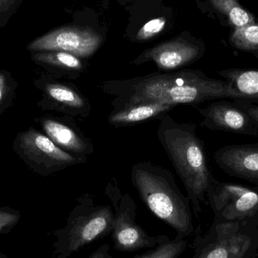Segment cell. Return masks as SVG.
<instances>
[{"label":"cell","instance_id":"obj_1","mask_svg":"<svg viewBox=\"0 0 258 258\" xmlns=\"http://www.w3.org/2000/svg\"><path fill=\"white\" fill-rule=\"evenodd\" d=\"M100 89L113 98V108L143 102H160L177 107L216 99L245 100L230 82L209 78L199 70L153 73L143 77L103 81Z\"/></svg>","mask_w":258,"mask_h":258},{"label":"cell","instance_id":"obj_2","mask_svg":"<svg viewBox=\"0 0 258 258\" xmlns=\"http://www.w3.org/2000/svg\"><path fill=\"white\" fill-rule=\"evenodd\" d=\"M159 119L156 136L199 216L203 204H208L207 191L215 179L208 164L204 143L197 135L195 124L178 122L168 113Z\"/></svg>","mask_w":258,"mask_h":258},{"label":"cell","instance_id":"obj_3","mask_svg":"<svg viewBox=\"0 0 258 258\" xmlns=\"http://www.w3.org/2000/svg\"><path fill=\"white\" fill-rule=\"evenodd\" d=\"M131 180L146 206L177 235L186 238L194 233L190 201L182 194L171 171L140 162L132 166Z\"/></svg>","mask_w":258,"mask_h":258},{"label":"cell","instance_id":"obj_4","mask_svg":"<svg viewBox=\"0 0 258 258\" xmlns=\"http://www.w3.org/2000/svg\"><path fill=\"white\" fill-rule=\"evenodd\" d=\"M112 206L97 203L91 194L77 199L64 227L54 232V258H70L86 245L111 235Z\"/></svg>","mask_w":258,"mask_h":258},{"label":"cell","instance_id":"obj_5","mask_svg":"<svg viewBox=\"0 0 258 258\" xmlns=\"http://www.w3.org/2000/svg\"><path fill=\"white\" fill-rule=\"evenodd\" d=\"M111 202L114 218L111 236L114 248L122 252H132L153 248L170 240L165 235L150 236L137 224V206L128 194H122L116 179L113 178L105 189Z\"/></svg>","mask_w":258,"mask_h":258},{"label":"cell","instance_id":"obj_6","mask_svg":"<svg viewBox=\"0 0 258 258\" xmlns=\"http://www.w3.org/2000/svg\"><path fill=\"white\" fill-rule=\"evenodd\" d=\"M12 147L29 169L42 177L88 161L86 158L74 156L62 150L47 135L33 127L17 134Z\"/></svg>","mask_w":258,"mask_h":258},{"label":"cell","instance_id":"obj_7","mask_svg":"<svg viewBox=\"0 0 258 258\" xmlns=\"http://www.w3.org/2000/svg\"><path fill=\"white\" fill-rule=\"evenodd\" d=\"M33 84L40 92L37 107L42 111L56 112L82 120L90 116L92 105L89 98L70 80L46 73L35 79Z\"/></svg>","mask_w":258,"mask_h":258},{"label":"cell","instance_id":"obj_8","mask_svg":"<svg viewBox=\"0 0 258 258\" xmlns=\"http://www.w3.org/2000/svg\"><path fill=\"white\" fill-rule=\"evenodd\" d=\"M206 196L217 222L240 221L258 217V186L225 183L215 178Z\"/></svg>","mask_w":258,"mask_h":258},{"label":"cell","instance_id":"obj_9","mask_svg":"<svg viewBox=\"0 0 258 258\" xmlns=\"http://www.w3.org/2000/svg\"><path fill=\"white\" fill-rule=\"evenodd\" d=\"M102 43V36L92 29L74 26L61 27L37 38L27 45V50L31 52L64 51L87 59L97 52Z\"/></svg>","mask_w":258,"mask_h":258},{"label":"cell","instance_id":"obj_10","mask_svg":"<svg viewBox=\"0 0 258 258\" xmlns=\"http://www.w3.org/2000/svg\"><path fill=\"white\" fill-rule=\"evenodd\" d=\"M237 221L217 222L205 238L196 242L192 258H244L253 241L247 234L235 229Z\"/></svg>","mask_w":258,"mask_h":258},{"label":"cell","instance_id":"obj_11","mask_svg":"<svg viewBox=\"0 0 258 258\" xmlns=\"http://www.w3.org/2000/svg\"><path fill=\"white\" fill-rule=\"evenodd\" d=\"M195 107L203 117L200 122L202 127L245 136H258V124L237 100L235 102L215 101L205 107Z\"/></svg>","mask_w":258,"mask_h":258},{"label":"cell","instance_id":"obj_12","mask_svg":"<svg viewBox=\"0 0 258 258\" xmlns=\"http://www.w3.org/2000/svg\"><path fill=\"white\" fill-rule=\"evenodd\" d=\"M203 51L204 48L200 44L179 37L146 50L133 63L141 65L153 61L159 71L171 72L194 63L203 55Z\"/></svg>","mask_w":258,"mask_h":258},{"label":"cell","instance_id":"obj_13","mask_svg":"<svg viewBox=\"0 0 258 258\" xmlns=\"http://www.w3.org/2000/svg\"><path fill=\"white\" fill-rule=\"evenodd\" d=\"M36 121L44 134L64 151L86 159L95 152L92 140L77 126L73 118L47 116Z\"/></svg>","mask_w":258,"mask_h":258},{"label":"cell","instance_id":"obj_14","mask_svg":"<svg viewBox=\"0 0 258 258\" xmlns=\"http://www.w3.org/2000/svg\"><path fill=\"white\" fill-rule=\"evenodd\" d=\"M214 159L226 174L258 186V144L224 146L215 152Z\"/></svg>","mask_w":258,"mask_h":258},{"label":"cell","instance_id":"obj_15","mask_svg":"<svg viewBox=\"0 0 258 258\" xmlns=\"http://www.w3.org/2000/svg\"><path fill=\"white\" fill-rule=\"evenodd\" d=\"M31 58L35 63L46 70L48 74L70 81L80 78L86 70L85 59L64 51L32 52Z\"/></svg>","mask_w":258,"mask_h":258},{"label":"cell","instance_id":"obj_16","mask_svg":"<svg viewBox=\"0 0 258 258\" xmlns=\"http://www.w3.org/2000/svg\"><path fill=\"white\" fill-rule=\"evenodd\" d=\"M176 106L160 102H143L113 108L107 122L114 127L133 126L147 121L159 119Z\"/></svg>","mask_w":258,"mask_h":258},{"label":"cell","instance_id":"obj_17","mask_svg":"<svg viewBox=\"0 0 258 258\" xmlns=\"http://www.w3.org/2000/svg\"><path fill=\"white\" fill-rule=\"evenodd\" d=\"M218 74L230 82L233 89L246 101L258 100L257 70L227 69L219 71Z\"/></svg>","mask_w":258,"mask_h":258},{"label":"cell","instance_id":"obj_18","mask_svg":"<svg viewBox=\"0 0 258 258\" xmlns=\"http://www.w3.org/2000/svg\"><path fill=\"white\" fill-rule=\"evenodd\" d=\"M220 12L227 15L230 22L236 27H245L254 23L251 14L241 7L236 0H210Z\"/></svg>","mask_w":258,"mask_h":258},{"label":"cell","instance_id":"obj_19","mask_svg":"<svg viewBox=\"0 0 258 258\" xmlns=\"http://www.w3.org/2000/svg\"><path fill=\"white\" fill-rule=\"evenodd\" d=\"M188 242L185 237L177 235L172 240L150 248L144 254L133 258H178L187 248Z\"/></svg>","mask_w":258,"mask_h":258},{"label":"cell","instance_id":"obj_20","mask_svg":"<svg viewBox=\"0 0 258 258\" xmlns=\"http://www.w3.org/2000/svg\"><path fill=\"white\" fill-rule=\"evenodd\" d=\"M231 42L236 48L250 52L258 51V24H248L236 27L231 36Z\"/></svg>","mask_w":258,"mask_h":258},{"label":"cell","instance_id":"obj_21","mask_svg":"<svg viewBox=\"0 0 258 258\" xmlns=\"http://www.w3.org/2000/svg\"><path fill=\"white\" fill-rule=\"evenodd\" d=\"M18 83L9 71H0V116L12 106Z\"/></svg>","mask_w":258,"mask_h":258},{"label":"cell","instance_id":"obj_22","mask_svg":"<svg viewBox=\"0 0 258 258\" xmlns=\"http://www.w3.org/2000/svg\"><path fill=\"white\" fill-rule=\"evenodd\" d=\"M165 21L164 18H157L144 24L136 36V40L139 42L150 40L158 36L165 28Z\"/></svg>","mask_w":258,"mask_h":258},{"label":"cell","instance_id":"obj_23","mask_svg":"<svg viewBox=\"0 0 258 258\" xmlns=\"http://www.w3.org/2000/svg\"><path fill=\"white\" fill-rule=\"evenodd\" d=\"M21 215L9 207H0V234H7L19 223Z\"/></svg>","mask_w":258,"mask_h":258},{"label":"cell","instance_id":"obj_24","mask_svg":"<svg viewBox=\"0 0 258 258\" xmlns=\"http://www.w3.org/2000/svg\"><path fill=\"white\" fill-rule=\"evenodd\" d=\"M237 101L258 124V104H250L246 100H237Z\"/></svg>","mask_w":258,"mask_h":258},{"label":"cell","instance_id":"obj_25","mask_svg":"<svg viewBox=\"0 0 258 258\" xmlns=\"http://www.w3.org/2000/svg\"><path fill=\"white\" fill-rule=\"evenodd\" d=\"M110 246L108 244H104L98 248L96 251L90 254L88 258H112L110 254Z\"/></svg>","mask_w":258,"mask_h":258},{"label":"cell","instance_id":"obj_26","mask_svg":"<svg viewBox=\"0 0 258 258\" xmlns=\"http://www.w3.org/2000/svg\"><path fill=\"white\" fill-rule=\"evenodd\" d=\"M16 1L17 0H0V13L4 12Z\"/></svg>","mask_w":258,"mask_h":258},{"label":"cell","instance_id":"obj_27","mask_svg":"<svg viewBox=\"0 0 258 258\" xmlns=\"http://www.w3.org/2000/svg\"><path fill=\"white\" fill-rule=\"evenodd\" d=\"M0 258H8V257L6 254H4V253L1 252V251H0Z\"/></svg>","mask_w":258,"mask_h":258}]
</instances>
